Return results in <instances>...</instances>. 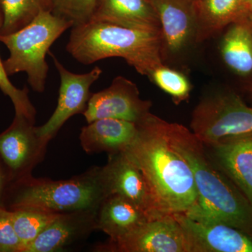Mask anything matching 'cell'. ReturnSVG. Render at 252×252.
Returning a JSON list of instances; mask_svg holds the SVG:
<instances>
[{"label":"cell","mask_w":252,"mask_h":252,"mask_svg":"<svg viewBox=\"0 0 252 252\" xmlns=\"http://www.w3.org/2000/svg\"><path fill=\"white\" fill-rule=\"evenodd\" d=\"M164 122L151 112L147 114L137 123V135L125 152L143 172L162 213L187 215L198 201L193 173L172 148Z\"/></svg>","instance_id":"1"},{"label":"cell","mask_w":252,"mask_h":252,"mask_svg":"<svg viewBox=\"0 0 252 252\" xmlns=\"http://www.w3.org/2000/svg\"><path fill=\"white\" fill-rule=\"evenodd\" d=\"M164 126L172 148L188 162L193 173L198 201L186 215L195 220L231 225L252 238V205L248 198L215 166L205 144L191 130L166 121Z\"/></svg>","instance_id":"2"},{"label":"cell","mask_w":252,"mask_h":252,"mask_svg":"<svg viewBox=\"0 0 252 252\" xmlns=\"http://www.w3.org/2000/svg\"><path fill=\"white\" fill-rule=\"evenodd\" d=\"M161 32L138 31L91 21L74 26L66 50L78 62L91 64L109 58H122L142 75L163 64Z\"/></svg>","instance_id":"3"},{"label":"cell","mask_w":252,"mask_h":252,"mask_svg":"<svg viewBox=\"0 0 252 252\" xmlns=\"http://www.w3.org/2000/svg\"><path fill=\"white\" fill-rule=\"evenodd\" d=\"M108 195L102 167H94L69 180L54 181L31 175L10 183L1 207L9 211L32 208L53 213L97 210Z\"/></svg>","instance_id":"4"},{"label":"cell","mask_w":252,"mask_h":252,"mask_svg":"<svg viewBox=\"0 0 252 252\" xmlns=\"http://www.w3.org/2000/svg\"><path fill=\"white\" fill-rule=\"evenodd\" d=\"M72 27L69 21L46 11L20 31L0 35V41L10 53L3 62L7 75L26 72L32 89L37 93L44 92L49 72L46 54L55 41Z\"/></svg>","instance_id":"5"},{"label":"cell","mask_w":252,"mask_h":252,"mask_svg":"<svg viewBox=\"0 0 252 252\" xmlns=\"http://www.w3.org/2000/svg\"><path fill=\"white\" fill-rule=\"evenodd\" d=\"M190 127L204 144L252 132V107L233 93H214L194 109Z\"/></svg>","instance_id":"6"},{"label":"cell","mask_w":252,"mask_h":252,"mask_svg":"<svg viewBox=\"0 0 252 252\" xmlns=\"http://www.w3.org/2000/svg\"><path fill=\"white\" fill-rule=\"evenodd\" d=\"M46 146L38 137L34 123L15 115L11 126L0 133V161L9 185L32 175L34 167L44 160Z\"/></svg>","instance_id":"7"},{"label":"cell","mask_w":252,"mask_h":252,"mask_svg":"<svg viewBox=\"0 0 252 252\" xmlns=\"http://www.w3.org/2000/svg\"><path fill=\"white\" fill-rule=\"evenodd\" d=\"M52 57L55 66L61 78L58 105L49 120L44 125L36 127L38 137L44 143L49 144L60 129L73 116L85 112L90 99L91 86L102 74V70L95 66L84 74L69 72L54 54Z\"/></svg>","instance_id":"8"},{"label":"cell","mask_w":252,"mask_h":252,"mask_svg":"<svg viewBox=\"0 0 252 252\" xmlns=\"http://www.w3.org/2000/svg\"><path fill=\"white\" fill-rule=\"evenodd\" d=\"M99 252H193L185 230L173 215L147 220L117 243L97 248Z\"/></svg>","instance_id":"9"},{"label":"cell","mask_w":252,"mask_h":252,"mask_svg":"<svg viewBox=\"0 0 252 252\" xmlns=\"http://www.w3.org/2000/svg\"><path fill=\"white\" fill-rule=\"evenodd\" d=\"M102 175L109 195L116 194L135 204L150 220L166 216L158 205L143 172L125 151L109 154Z\"/></svg>","instance_id":"10"},{"label":"cell","mask_w":252,"mask_h":252,"mask_svg":"<svg viewBox=\"0 0 252 252\" xmlns=\"http://www.w3.org/2000/svg\"><path fill=\"white\" fill-rule=\"evenodd\" d=\"M152 106L151 101L141 98L135 83L119 76L107 89L91 94L83 115L88 124L107 118L137 123L150 113Z\"/></svg>","instance_id":"11"},{"label":"cell","mask_w":252,"mask_h":252,"mask_svg":"<svg viewBox=\"0 0 252 252\" xmlns=\"http://www.w3.org/2000/svg\"><path fill=\"white\" fill-rule=\"evenodd\" d=\"M161 30L162 61L185 52L196 42L195 5L190 0H149Z\"/></svg>","instance_id":"12"},{"label":"cell","mask_w":252,"mask_h":252,"mask_svg":"<svg viewBox=\"0 0 252 252\" xmlns=\"http://www.w3.org/2000/svg\"><path fill=\"white\" fill-rule=\"evenodd\" d=\"M205 146L209 149L207 155L215 166L231 180L252 205V132L224 137Z\"/></svg>","instance_id":"13"},{"label":"cell","mask_w":252,"mask_h":252,"mask_svg":"<svg viewBox=\"0 0 252 252\" xmlns=\"http://www.w3.org/2000/svg\"><path fill=\"white\" fill-rule=\"evenodd\" d=\"M190 240L193 252H252V238L225 223L173 215Z\"/></svg>","instance_id":"14"},{"label":"cell","mask_w":252,"mask_h":252,"mask_svg":"<svg viewBox=\"0 0 252 252\" xmlns=\"http://www.w3.org/2000/svg\"><path fill=\"white\" fill-rule=\"evenodd\" d=\"M98 210L61 213L22 252L61 251L97 229Z\"/></svg>","instance_id":"15"},{"label":"cell","mask_w":252,"mask_h":252,"mask_svg":"<svg viewBox=\"0 0 252 252\" xmlns=\"http://www.w3.org/2000/svg\"><path fill=\"white\" fill-rule=\"evenodd\" d=\"M137 133V123L107 118L84 126L79 140L86 154H110L125 151L135 140Z\"/></svg>","instance_id":"16"},{"label":"cell","mask_w":252,"mask_h":252,"mask_svg":"<svg viewBox=\"0 0 252 252\" xmlns=\"http://www.w3.org/2000/svg\"><path fill=\"white\" fill-rule=\"evenodd\" d=\"M91 21L161 32L158 18L149 0H96Z\"/></svg>","instance_id":"17"},{"label":"cell","mask_w":252,"mask_h":252,"mask_svg":"<svg viewBox=\"0 0 252 252\" xmlns=\"http://www.w3.org/2000/svg\"><path fill=\"white\" fill-rule=\"evenodd\" d=\"M151 220L135 204L119 195H108L101 204L97 215V229L108 235V243L125 238Z\"/></svg>","instance_id":"18"},{"label":"cell","mask_w":252,"mask_h":252,"mask_svg":"<svg viewBox=\"0 0 252 252\" xmlns=\"http://www.w3.org/2000/svg\"><path fill=\"white\" fill-rule=\"evenodd\" d=\"M194 5L196 42L205 41L232 23L248 18L243 0H198Z\"/></svg>","instance_id":"19"},{"label":"cell","mask_w":252,"mask_h":252,"mask_svg":"<svg viewBox=\"0 0 252 252\" xmlns=\"http://www.w3.org/2000/svg\"><path fill=\"white\" fill-rule=\"evenodd\" d=\"M225 64L241 77L252 74V23L248 18L230 25L220 45Z\"/></svg>","instance_id":"20"},{"label":"cell","mask_w":252,"mask_h":252,"mask_svg":"<svg viewBox=\"0 0 252 252\" xmlns=\"http://www.w3.org/2000/svg\"><path fill=\"white\" fill-rule=\"evenodd\" d=\"M3 23L0 35H8L26 27L43 11H51L50 0H0Z\"/></svg>","instance_id":"21"},{"label":"cell","mask_w":252,"mask_h":252,"mask_svg":"<svg viewBox=\"0 0 252 252\" xmlns=\"http://www.w3.org/2000/svg\"><path fill=\"white\" fill-rule=\"evenodd\" d=\"M10 212L15 230L22 242L23 250L61 214L32 208L17 209Z\"/></svg>","instance_id":"22"},{"label":"cell","mask_w":252,"mask_h":252,"mask_svg":"<svg viewBox=\"0 0 252 252\" xmlns=\"http://www.w3.org/2000/svg\"><path fill=\"white\" fill-rule=\"evenodd\" d=\"M148 77L164 92L170 94L175 104L187 100L190 96L191 85L185 74L163 64L155 68Z\"/></svg>","instance_id":"23"},{"label":"cell","mask_w":252,"mask_h":252,"mask_svg":"<svg viewBox=\"0 0 252 252\" xmlns=\"http://www.w3.org/2000/svg\"><path fill=\"white\" fill-rule=\"evenodd\" d=\"M3 23V14L0 4V31ZM0 89L3 94L11 99L14 106L15 115L23 116L28 120L35 123L36 109L32 104L28 95V89L24 87L19 89L11 82L5 71L4 64L0 58Z\"/></svg>","instance_id":"24"},{"label":"cell","mask_w":252,"mask_h":252,"mask_svg":"<svg viewBox=\"0 0 252 252\" xmlns=\"http://www.w3.org/2000/svg\"><path fill=\"white\" fill-rule=\"evenodd\" d=\"M96 0H50L51 12L74 26L91 21Z\"/></svg>","instance_id":"25"},{"label":"cell","mask_w":252,"mask_h":252,"mask_svg":"<svg viewBox=\"0 0 252 252\" xmlns=\"http://www.w3.org/2000/svg\"><path fill=\"white\" fill-rule=\"evenodd\" d=\"M23 248L13 224L11 212L0 207V252H22Z\"/></svg>","instance_id":"26"},{"label":"cell","mask_w":252,"mask_h":252,"mask_svg":"<svg viewBox=\"0 0 252 252\" xmlns=\"http://www.w3.org/2000/svg\"><path fill=\"white\" fill-rule=\"evenodd\" d=\"M8 185H9V181H8L7 175L2 163L0 161V207H1V200H2L5 189L7 187Z\"/></svg>","instance_id":"27"},{"label":"cell","mask_w":252,"mask_h":252,"mask_svg":"<svg viewBox=\"0 0 252 252\" xmlns=\"http://www.w3.org/2000/svg\"><path fill=\"white\" fill-rule=\"evenodd\" d=\"M249 19L252 23V0H243Z\"/></svg>","instance_id":"28"},{"label":"cell","mask_w":252,"mask_h":252,"mask_svg":"<svg viewBox=\"0 0 252 252\" xmlns=\"http://www.w3.org/2000/svg\"><path fill=\"white\" fill-rule=\"evenodd\" d=\"M190 1H193V2H195V1H198V0H190Z\"/></svg>","instance_id":"29"}]
</instances>
